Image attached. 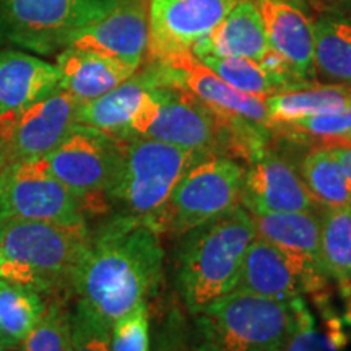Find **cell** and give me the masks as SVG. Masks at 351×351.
<instances>
[{
    "label": "cell",
    "instance_id": "9",
    "mask_svg": "<svg viewBox=\"0 0 351 351\" xmlns=\"http://www.w3.org/2000/svg\"><path fill=\"white\" fill-rule=\"evenodd\" d=\"M122 142L90 125L73 124L54 150L44 156L52 174L86 200L90 212L106 210V192L121 163Z\"/></svg>",
    "mask_w": 351,
    "mask_h": 351
},
{
    "label": "cell",
    "instance_id": "39",
    "mask_svg": "<svg viewBox=\"0 0 351 351\" xmlns=\"http://www.w3.org/2000/svg\"><path fill=\"white\" fill-rule=\"evenodd\" d=\"M0 282H2V280H0Z\"/></svg>",
    "mask_w": 351,
    "mask_h": 351
},
{
    "label": "cell",
    "instance_id": "7",
    "mask_svg": "<svg viewBox=\"0 0 351 351\" xmlns=\"http://www.w3.org/2000/svg\"><path fill=\"white\" fill-rule=\"evenodd\" d=\"M244 173V166L232 158H202L176 184L156 219L155 231L181 236L238 207Z\"/></svg>",
    "mask_w": 351,
    "mask_h": 351
},
{
    "label": "cell",
    "instance_id": "37",
    "mask_svg": "<svg viewBox=\"0 0 351 351\" xmlns=\"http://www.w3.org/2000/svg\"><path fill=\"white\" fill-rule=\"evenodd\" d=\"M348 300L351 302V298H348ZM345 319H346V322H348V326L351 328V306L348 307V311H346V313H345Z\"/></svg>",
    "mask_w": 351,
    "mask_h": 351
},
{
    "label": "cell",
    "instance_id": "16",
    "mask_svg": "<svg viewBox=\"0 0 351 351\" xmlns=\"http://www.w3.org/2000/svg\"><path fill=\"white\" fill-rule=\"evenodd\" d=\"M265 25L270 46L298 80L315 83L314 23L302 0H252Z\"/></svg>",
    "mask_w": 351,
    "mask_h": 351
},
{
    "label": "cell",
    "instance_id": "4",
    "mask_svg": "<svg viewBox=\"0 0 351 351\" xmlns=\"http://www.w3.org/2000/svg\"><path fill=\"white\" fill-rule=\"evenodd\" d=\"M304 302L234 289L195 313L200 351H280L300 326Z\"/></svg>",
    "mask_w": 351,
    "mask_h": 351
},
{
    "label": "cell",
    "instance_id": "18",
    "mask_svg": "<svg viewBox=\"0 0 351 351\" xmlns=\"http://www.w3.org/2000/svg\"><path fill=\"white\" fill-rule=\"evenodd\" d=\"M271 49L265 25L252 0H238L231 12L192 47L197 59L204 56L247 57L263 62Z\"/></svg>",
    "mask_w": 351,
    "mask_h": 351
},
{
    "label": "cell",
    "instance_id": "22",
    "mask_svg": "<svg viewBox=\"0 0 351 351\" xmlns=\"http://www.w3.org/2000/svg\"><path fill=\"white\" fill-rule=\"evenodd\" d=\"M315 83L351 88V23L330 13H314Z\"/></svg>",
    "mask_w": 351,
    "mask_h": 351
},
{
    "label": "cell",
    "instance_id": "26",
    "mask_svg": "<svg viewBox=\"0 0 351 351\" xmlns=\"http://www.w3.org/2000/svg\"><path fill=\"white\" fill-rule=\"evenodd\" d=\"M199 60H202L228 85L243 91V93L261 96V98L306 86L291 80V78L276 75V73L263 67L261 62L247 59V57L204 56L199 57Z\"/></svg>",
    "mask_w": 351,
    "mask_h": 351
},
{
    "label": "cell",
    "instance_id": "1",
    "mask_svg": "<svg viewBox=\"0 0 351 351\" xmlns=\"http://www.w3.org/2000/svg\"><path fill=\"white\" fill-rule=\"evenodd\" d=\"M160 232L137 218L116 213L91 231L72 291L78 301L111 324L148 304L163 280Z\"/></svg>",
    "mask_w": 351,
    "mask_h": 351
},
{
    "label": "cell",
    "instance_id": "29",
    "mask_svg": "<svg viewBox=\"0 0 351 351\" xmlns=\"http://www.w3.org/2000/svg\"><path fill=\"white\" fill-rule=\"evenodd\" d=\"M271 132H280L298 142H315L319 147L351 140V103L340 111L315 114L287 124L269 127Z\"/></svg>",
    "mask_w": 351,
    "mask_h": 351
},
{
    "label": "cell",
    "instance_id": "40",
    "mask_svg": "<svg viewBox=\"0 0 351 351\" xmlns=\"http://www.w3.org/2000/svg\"><path fill=\"white\" fill-rule=\"evenodd\" d=\"M302 2H304V0H302Z\"/></svg>",
    "mask_w": 351,
    "mask_h": 351
},
{
    "label": "cell",
    "instance_id": "17",
    "mask_svg": "<svg viewBox=\"0 0 351 351\" xmlns=\"http://www.w3.org/2000/svg\"><path fill=\"white\" fill-rule=\"evenodd\" d=\"M158 85L163 83L155 64H142L134 75L112 88L106 95L80 103L77 111V124L90 125L112 137L125 140L130 122L142 106L145 96Z\"/></svg>",
    "mask_w": 351,
    "mask_h": 351
},
{
    "label": "cell",
    "instance_id": "24",
    "mask_svg": "<svg viewBox=\"0 0 351 351\" xmlns=\"http://www.w3.org/2000/svg\"><path fill=\"white\" fill-rule=\"evenodd\" d=\"M320 261L327 278L351 298V207L320 213Z\"/></svg>",
    "mask_w": 351,
    "mask_h": 351
},
{
    "label": "cell",
    "instance_id": "33",
    "mask_svg": "<svg viewBox=\"0 0 351 351\" xmlns=\"http://www.w3.org/2000/svg\"><path fill=\"white\" fill-rule=\"evenodd\" d=\"M304 3L315 13H330L351 23V0H304Z\"/></svg>",
    "mask_w": 351,
    "mask_h": 351
},
{
    "label": "cell",
    "instance_id": "31",
    "mask_svg": "<svg viewBox=\"0 0 351 351\" xmlns=\"http://www.w3.org/2000/svg\"><path fill=\"white\" fill-rule=\"evenodd\" d=\"M70 351H112L111 326L80 301H77L75 309L72 311Z\"/></svg>",
    "mask_w": 351,
    "mask_h": 351
},
{
    "label": "cell",
    "instance_id": "13",
    "mask_svg": "<svg viewBox=\"0 0 351 351\" xmlns=\"http://www.w3.org/2000/svg\"><path fill=\"white\" fill-rule=\"evenodd\" d=\"M155 64L163 85L181 86L197 96L205 104L223 116H236L269 127L265 98L243 93L226 82L192 54V51L176 52L158 60Z\"/></svg>",
    "mask_w": 351,
    "mask_h": 351
},
{
    "label": "cell",
    "instance_id": "32",
    "mask_svg": "<svg viewBox=\"0 0 351 351\" xmlns=\"http://www.w3.org/2000/svg\"><path fill=\"white\" fill-rule=\"evenodd\" d=\"M112 351H152L148 304L138 306L111 324Z\"/></svg>",
    "mask_w": 351,
    "mask_h": 351
},
{
    "label": "cell",
    "instance_id": "27",
    "mask_svg": "<svg viewBox=\"0 0 351 351\" xmlns=\"http://www.w3.org/2000/svg\"><path fill=\"white\" fill-rule=\"evenodd\" d=\"M41 293L0 282V337L10 348L20 346L46 309Z\"/></svg>",
    "mask_w": 351,
    "mask_h": 351
},
{
    "label": "cell",
    "instance_id": "23",
    "mask_svg": "<svg viewBox=\"0 0 351 351\" xmlns=\"http://www.w3.org/2000/svg\"><path fill=\"white\" fill-rule=\"evenodd\" d=\"M351 103V88L341 85H311L267 96L269 127L287 124L315 114L340 111Z\"/></svg>",
    "mask_w": 351,
    "mask_h": 351
},
{
    "label": "cell",
    "instance_id": "3",
    "mask_svg": "<svg viewBox=\"0 0 351 351\" xmlns=\"http://www.w3.org/2000/svg\"><path fill=\"white\" fill-rule=\"evenodd\" d=\"M88 225L5 219L0 244V280L47 296L72 291L90 244Z\"/></svg>",
    "mask_w": 351,
    "mask_h": 351
},
{
    "label": "cell",
    "instance_id": "11",
    "mask_svg": "<svg viewBox=\"0 0 351 351\" xmlns=\"http://www.w3.org/2000/svg\"><path fill=\"white\" fill-rule=\"evenodd\" d=\"M326 282L327 275L317 267L256 236L245 251L234 289L291 301L320 291Z\"/></svg>",
    "mask_w": 351,
    "mask_h": 351
},
{
    "label": "cell",
    "instance_id": "6",
    "mask_svg": "<svg viewBox=\"0 0 351 351\" xmlns=\"http://www.w3.org/2000/svg\"><path fill=\"white\" fill-rule=\"evenodd\" d=\"M111 0H0V47L57 56Z\"/></svg>",
    "mask_w": 351,
    "mask_h": 351
},
{
    "label": "cell",
    "instance_id": "15",
    "mask_svg": "<svg viewBox=\"0 0 351 351\" xmlns=\"http://www.w3.org/2000/svg\"><path fill=\"white\" fill-rule=\"evenodd\" d=\"M241 205L252 215L317 210L300 171L271 152H263L245 168Z\"/></svg>",
    "mask_w": 351,
    "mask_h": 351
},
{
    "label": "cell",
    "instance_id": "25",
    "mask_svg": "<svg viewBox=\"0 0 351 351\" xmlns=\"http://www.w3.org/2000/svg\"><path fill=\"white\" fill-rule=\"evenodd\" d=\"M300 174L320 208L351 207V186L328 147H317L306 153Z\"/></svg>",
    "mask_w": 351,
    "mask_h": 351
},
{
    "label": "cell",
    "instance_id": "38",
    "mask_svg": "<svg viewBox=\"0 0 351 351\" xmlns=\"http://www.w3.org/2000/svg\"><path fill=\"white\" fill-rule=\"evenodd\" d=\"M0 351H12L10 346H8L5 341L2 340V337H0Z\"/></svg>",
    "mask_w": 351,
    "mask_h": 351
},
{
    "label": "cell",
    "instance_id": "34",
    "mask_svg": "<svg viewBox=\"0 0 351 351\" xmlns=\"http://www.w3.org/2000/svg\"><path fill=\"white\" fill-rule=\"evenodd\" d=\"M328 148H330L333 155L337 156V160H339L341 169H343L346 179H348L351 186V140L328 145Z\"/></svg>",
    "mask_w": 351,
    "mask_h": 351
},
{
    "label": "cell",
    "instance_id": "21",
    "mask_svg": "<svg viewBox=\"0 0 351 351\" xmlns=\"http://www.w3.org/2000/svg\"><path fill=\"white\" fill-rule=\"evenodd\" d=\"M252 217L257 238L304 258L324 271L320 261V213L317 210L263 213Z\"/></svg>",
    "mask_w": 351,
    "mask_h": 351
},
{
    "label": "cell",
    "instance_id": "36",
    "mask_svg": "<svg viewBox=\"0 0 351 351\" xmlns=\"http://www.w3.org/2000/svg\"><path fill=\"white\" fill-rule=\"evenodd\" d=\"M3 231H5V219L0 218V244H2L3 239Z\"/></svg>",
    "mask_w": 351,
    "mask_h": 351
},
{
    "label": "cell",
    "instance_id": "30",
    "mask_svg": "<svg viewBox=\"0 0 351 351\" xmlns=\"http://www.w3.org/2000/svg\"><path fill=\"white\" fill-rule=\"evenodd\" d=\"M21 351H70L72 348V311L65 302L54 300L46 309L33 330L20 343Z\"/></svg>",
    "mask_w": 351,
    "mask_h": 351
},
{
    "label": "cell",
    "instance_id": "2",
    "mask_svg": "<svg viewBox=\"0 0 351 351\" xmlns=\"http://www.w3.org/2000/svg\"><path fill=\"white\" fill-rule=\"evenodd\" d=\"M178 287L192 314L238 285L245 251L256 238L254 217L243 205L179 236Z\"/></svg>",
    "mask_w": 351,
    "mask_h": 351
},
{
    "label": "cell",
    "instance_id": "28",
    "mask_svg": "<svg viewBox=\"0 0 351 351\" xmlns=\"http://www.w3.org/2000/svg\"><path fill=\"white\" fill-rule=\"evenodd\" d=\"M348 328L345 315L333 313L330 307H322L317 320L304 302L300 326L280 351H348Z\"/></svg>",
    "mask_w": 351,
    "mask_h": 351
},
{
    "label": "cell",
    "instance_id": "14",
    "mask_svg": "<svg viewBox=\"0 0 351 351\" xmlns=\"http://www.w3.org/2000/svg\"><path fill=\"white\" fill-rule=\"evenodd\" d=\"M148 0H111L108 10L82 29L70 46L99 52L138 69L148 52Z\"/></svg>",
    "mask_w": 351,
    "mask_h": 351
},
{
    "label": "cell",
    "instance_id": "10",
    "mask_svg": "<svg viewBox=\"0 0 351 351\" xmlns=\"http://www.w3.org/2000/svg\"><path fill=\"white\" fill-rule=\"evenodd\" d=\"M80 101L57 88L28 106L0 116V145L7 163L36 160L62 142L73 124Z\"/></svg>",
    "mask_w": 351,
    "mask_h": 351
},
{
    "label": "cell",
    "instance_id": "19",
    "mask_svg": "<svg viewBox=\"0 0 351 351\" xmlns=\"http://www.w3.org/2000/svg\"><path fill=\"white\" fill-rule=\"evenodd\" d=\"M60 88L56 64L41 56L0 47V116L16 111Z\"/></svg>",
    "mask_w": 351,
    "mask_h": 351
},
{
    "label": "cell",
    "instance_id": "12",
    "mask_svg": "<svg viewBox=\"0 0 351 351\" xmlns=\"http://www.w3.org/2000/svg\"><path fill=\"white\" fill-rule=\"evenodd\" d=\"M238 0H148V60L192 51Z\"/></svg>",
    "mask_w": 351,
    "mask_h": 351
},
{
    "label": "cell",
    "instance_id": "8",
    "mask_svg": "<svg viewBox=\"0 0 351 351\" xmlns=\"http://www.w3.org/2000/svg\"><path fill=\"white\" fill-rule=\"evenodd\" d=\"M86 200L47 168L44 158L7 163L0 169V218L86 225Z\"/></svg>",
    "mask_w": 351,
    "mask_h": 351
},
{
    "label": "cell",
    "instance_id": "5",
    "mask_svg": "<svg viewBox=\"0 0 351 351\" xmlns=\"http://www.w3.org/2000/svg\"><path fill=\"white\" fill-rule=\"evenodd\" d=\"M121 142V163L106 192V202L116 213L137 218L155 230L156 219L182 174L202 158L212 155L153 138Z\"/></svg>",
    "mask_w": 351,
    "mask_h": 351
},
{
    "label": "cell",
    "instance_id": "20",
    "mask_svg": "<svg viewBox=\"0 0 351 351\" xmlns=\"http://www.w3.org/2000/svg\"><path fill=\"white\" fill-rule=\"evenodd\" d=\"M60 88L73 98L86 103L106 95L137 72V67L99 52L65 47L56 56Z\"/></svg>",
    "mask_w": 351,
    "mask_h": 351
},
{
    "label": "cell",
    "instance_id": "35",
    "mask_svg": "<svg viewBox=\"0 0 351 351\" xmlns=\"http://www.w3.org/2000/svg\"><path fill=\"white\" fill-rule=\"evenodd\" d=\"M5 165H7V158H5V153H3L2 145H0V169H2Z\"/></svg>",
    "mask_w": 351,
    "mask_h": 351
}]
</instances>
